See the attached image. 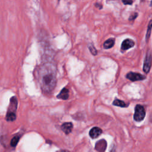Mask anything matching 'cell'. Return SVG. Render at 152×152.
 <instances>
[{"label":"cell","instance_id":"obj_1","mask_svg":"<svg viewBox=\"0 0 152 152\" xmlns=\"http://www.w3.org/2000/svg\"><path fill=\"white\" fill-rule=\"evenodd\" d=\"M40 84L42 90L50 93L55 87L56 84V71L52 66L44 65L40 69Z\"/></svg>","mask_w":152,"mask_h":152},{"label":"cell","instance_id":"obj_2","mask_svg":"<svg viewBox=\"0 0 152 152\" xmlns=\"http://www.w3.org/2000/svg\"><path fill=\"white\" fill-rule=\"evenodd\" d=\"M145 116V111L144 107L140 104H137L135 107L134 119L135 121L140 122L144 119Z\"/></svg>","mask_w":152,"mask_h":152},{"label":"cell","instance_id":"obj_3","mask_svg":"<svg viewBox=\"0 0 152 152\" xmlns=\"http://www.w3.org/2000/svg\"><path fill=\"white\" fill-rule=\"evenodd\" d=\"M126 78L131 80V81H137L140 80H143L145 79V76L137 72H129L126 75Z\"/></svg>","mask_w":152,"mask_h":152},{"label":"cell","instance_id":"obj_4","mask_svg":"<svg viewBox=\"0 0 152 152\" xmlns=\"http://www.w3.org/2000/svg\"><path fill=\"white\" fill-rule=\"evenodd\" d=\"M151 52L149 51L147 53L146 56L145 58V60L143 65V71L145 73H148L151 68Z\"/></svg>","mask_w":152,"mask_h":152},{"label":"cell","instance_id":"obj_5","mask_svg":"<svg viewBox=\"0 0 152 152\" xmlns=\"http://www.w3.org/2000/svg\"><path fill=\"white\" fill-rule=\"evenodd\" d=\"M135 45V42L130 39H126L124 40L121 45V49L122 50H127Z\"/></svg>","mask_w":152,"mask_h":152},{"label":"cell","instance_id":"obj_6","mask_svg":"<svg viewBox=\"0 0 152 152\" xmlns=\"http://www.w3.org/2000/svg\"><path fill=\"white\" fill-rule=\"evenodd\" d=\"M61 128L65 134H69L72 131L73 125L71 122H65L61 125Z\"/></svg>","mask_w":152,"mask_h":152},{"label":"cell","instance_id":"obj_7","mask_svg":"<svg viewBox=\"0 0 152 152\" xmlns=\"http://www.w3.org/2000/svg\"><path fill=\"white\" fill-rule=\"evenodd\" d=\"M102 133V130L99 127H93L89 132V135L92 138H97Z\"/></svg>","mask_w":152,"mask_h":152},{"label":"cell","instance_id":"obj_8","mask_svg":"<svg viewBox=\"0 0 152 152\" xmlns=\"http://www.w3.org/2000/svg\"><path fill=\"white\" fill-rule=\"evenodd\" d=\"M107 146L106 141L104 140H101L97 141L95 145V148L100 152H103L106 150Z\"/></svg>","mask_w":152,"mask_h":152},{"label":"cell","instance_id":"obj_9","mask_svg":"<svg viewBox=\"0 0 152 152\" xmlns=\"http://www.w3.org/2000/svg\"><path fill=\"white\" fill-rule=\"evenodd\" d=\"M56 97L59 99L62 100H67L69 97V90L66 87L63 88L61 92L57 95Z\"/></svg>","mask_w":152,"mask_h":152},{"label":"cell","instance_id":"obj_10","mask_svg":"<svg viewBox=\"0 0 152 152\" xmlns=\"http://www.w3.org/2000/svg\"><path fill=\"white\" fill-rule=\"evenodd\" d=\"M115 38H110L106 40L103 43V48L106 49L111 48L115 44Z\"/></svg>","mask_w":152,"mask_h":152},{"label":"cell","instance_id":"obj_11","mask_svg":"<svg viewBox=\"0 0 152 152\" xmlns=\"http://www.w3.org/2000/svg\"><path fill=\"white\" fill-rule=\"evenodd\" d=\"M112 104L114 106H119L121 107H128V106L129 105L128 104H126L124 101H122L119 99L115 100L113 102Z\"/></svg>","mask_w":152,"mask_h":152},{"label":"cell","instance_id":"obj_12","mask_svg":"<svg viewBox=\"0 0 152 152\" xmlns=\"http://www.w3.org/2000/svg\"><path fill=\"white\" fill-rule=\"evenodd\" d=\"M16 118V115L15 113L13 112H8L6 115V120L7 121H13Z\"/></svg>","mask_w":152,"mask_h":152},{"label":"cell","instance_id":"obj_13","mask_svg":"<svg viewBox=\"0 0 152 152\" xmlns=\"http://www.w3.org/2000/svg\"><path fill=\"white\" fill-rule=\"evenodd\" d=\"M151 20L150 21V23H149L148 26L147 31V34H146V36H145L146 42H148V39L150 37V34H151Z\"/></svg>","mask_w":152,"mask_h":152},{"label":"cell","instance_id":"obj_14","mask_svg":"<svg viewBox=\"0 0 152 152\" xmlns=\"http://www.w3.org/2000/svg\"><path fill=\"white\" fill-rule=\"evenodd\" d=\"M19 139L20 137L18 136H15L14 137H13L11 141V145L12 147H15L18 142Z\"/></svg>","mask_w":152,"mask_h":152},{"label":"cell","instance_id":"obj_15","mask_svg":"<svg viewBox=\"0 0 152 152\" xmlns=\"http://www.w3.org/2000/svg\"><path fill=\"white\" fill-rule=\"evenodd\" d=\"M88 49H89V50H90V52L93 55H97V50L96 49V48H94V46H93V45H92V44H89L88 45Z\"/></svg>","mask_w":152,"mask_h":152},{"label":"cell","instance_id":"obj_16","mask_svg":"<svg viewBox=\"0 0 152 152\" xmlns=\"http://www.w3.org/2000/svg\"><path fill=\"white\" fill-rule=\"evenodd\" d=\"M122 2L125 4V5H131L133 2L132 1H122Z\"/></svg>","mask_w":152,"mask_h":152},{"label":"cell","instance_id":"obj_17","mask_svg":"<svg viewBox=\"0 0 152 152\" xmlns=\"http://www.w3.org/2000/svg\"><path fill=\"white\" fill-rule=\"evenodd\" d=\"M137 13H135L134 14H133V15H131V16H130V17H129V20H134L136 17H137Z\"/></svg>","mask_w":152,"mask_h":152},{"label":"cell","instance_id":"obj_18","mask_svg":"<svg viewBox=\"0 0 152 152\" xmlns=\"http://www.w3.org/2000/svg\"><path fill=\"white\" fill-rule=\"evenodd\" d=\"M56 152H69V151H67V150H59V151H56Z\"/></svg>","mask_w":152,"mask_h":152}]
</instances>
